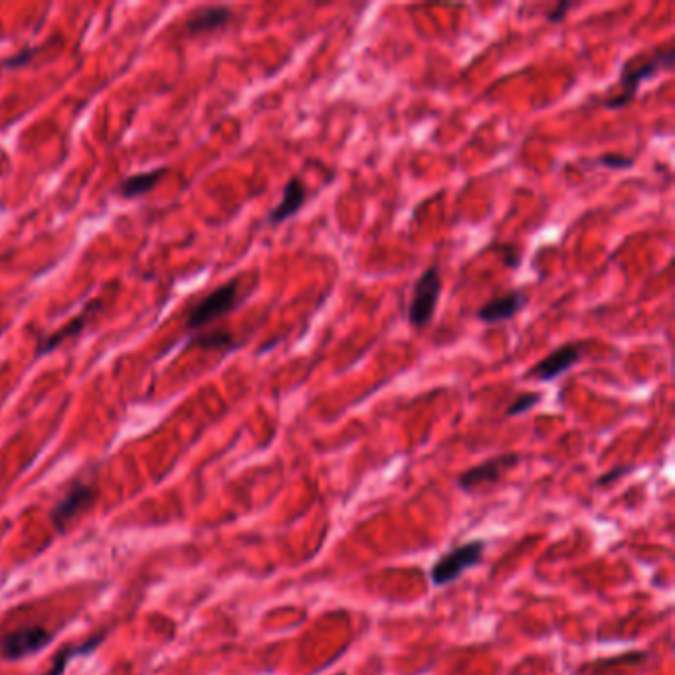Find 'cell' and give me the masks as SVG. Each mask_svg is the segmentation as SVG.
<instances>
[{
    "instance_id": "6da1fadb",
    "label": "cell",
    "mask_w": 675,
    "mask_h": 675,
    "mask_svg": "<svg viewBox=\"0 0 675 675\" xmlns=\"http://www.w3.org/2000/svg\"><path fill=\"white\" fill-rule=\"evenodd\" d=\"M674 56V48H660L653 50L650 56H640V64H636L634 60L626 62L620 76V91L606 102L608 109H622L624 105H628L640 90L641 81L653 78L662 68H671Z\"/></svg>"
},
{
    "instance_id": "7a4b0ae2",
    "label": "cell",
    "mask_w": 675,
    "mask_h": 675,
    "mask_svg": "<svg viewBox=\"0 0 675 675\" xmlns=\"http://www.w3.org/2000/svg\"><path fill=\"white\" fill-rule=\"evenodd\" d=\"M240 289H242L240 278H234V280L226 282L224 285L216 287L208 295H204L203 299H198L186 311V329L194 333L203 327L210 325L216 319L228 315L230 311H234L238 305L242 304Z\"/></svg>"
},
{
    "instance_id": "3957f363",
    "label": "cell",
    "mask_w": 675,
    "mask_h": 675,
    "mask_svg": "<svg viewBox=\"0 0 675 675\" xmlns=\"http://www.w3.org/2000/svg\"><path fill=\"white\" fill-rule=\"evenodd\" d=\"M485 552L484 539L465 540L462 545H456L450 552L442 554L436 563L432 564L430 578L434 586H448L454 580H458L465 571L479 564Z\"/></svg>"
},
{
    "instance_id": "277c9868",
    "label": "cell",
    "mask_w": 675,
    "mask_h": 675,
    "mask_svg": "<svg viewBox=\"0 0 675 675\" xmlns=\"http://www.w3.org/2000/svg\"><path fill=\"white\" fill-rule=\"evenodd\" d=\"M442 293V273L438 266H430L414 283L412 299L408 305V323L424 329L432 323Z\"/></svg>"
},
{
    "instance_id": "5b68a950",
    "label": "cell",
    "mask_w": 675,
    "mask_h": 675,
    "mask_svg": "<svg viewBox=\"0 0 675 675\" xmlns=\"http://www.w3.org/2000/svg\"><path fill=\"white\" fill-rule=\"evenodd\" d=\"M102 307L103 299H90L88 304L81 307V311H79L78 315L71 317L68 323H64L62 327H57L56 331H52V333H48L44 337L38 339L34 349L36 359H40V357H44V355H50L52 350H56L57 347L64 345L66 341L81 335V333L88 329L91 321H93V317L97 315V311H100Z\"/></svg>"
},
{
    "instance_id": "8992f818",
    "label": "cell",
    "mask_w": 675,
    "mask_h": 675,
    "mask_svg": "<svg viewBox=\"0 0 675 675\" xmlns=\"http://www.w3.org/2000/svg\"><path fill=\"white\" fill-rule=\"evenodd\" d=\"M580 355H582L580 343H564L552 353H549L547 357H543L533 369H529L527 376L533 381H539V383H551L568 369H573L580 359Z\"/></svg>"
},
{
    "instance_id": "52a82bcc",
    "label": "cell",
    "mask_w": 675,
    "mask_h": 675,
    "mask_svg": "<svg viewBox=\"0 0 675 675\" xmlns=\"http://www.w3.org/2000/svg\"><path fill=\"white\" fill-rule=\"evenodd\" d=\"M519 462L517 454H501V456H496L487 462L479 463L475 465L472 470L463 472L460 477H458V487L462 491H475L484 485H493L499 482V477L511 470L515 463Z\"/></svg>"
},
{
    "instance_id": "ba28073f",
    "label": "cell",
    "mask_w": 675,
    "mask_h": 675,
    "mask_svg": "<svg viewBox=\"0 0 675 675\" xmlns=\"http://www.w3.org/2000/svg\"><path fill=\"white\" fill-rule=\"evenodd\" d=\"M50 641V632L42 626H26L6 634L0 640V655L6 660H20L30 653L40 652Z\"/></svg>"
},
{
    "instance_id": "9c48e42d",
    "label": "cell",
    "mask_w": 675,
    "mask_h": 675,
    "mask_svg": "<svg viewBox=\"0 0 675 675\" xmlns=\"http://www.w3.org/2000/svg\"><path fill=\"white\" fill-rule=\"evenodd\" d=\"M93 497H95V489L88 484H74L68 489V493L64 496V499L54 507L52 511V521L56 525L57 529L62 531L66 525H68L71 519H76L81 513L86 511L88 507L93 503Z\"/></svg>"
},
{
    "instance_id": "30bf717a",
    "label": "cell",
    "mask_w": 675,
    "mask_h": 675,
    "mask_svg": "<svg viewBox=\"0 0 675 675\" xmlns=\"http://www.w3.org/2000/svg\"><path fill=\"white\" fill-rule=\"evenodd\" d=\"M529 301V295L523 292V289H513V292L505 293V295H499L496 299L487 301L485 305H482L477 309V319L484 321V323H501V321H509L513 317L517 315L519 311L527 305Z\"/></svg>"
},
{
    "instance_id": "8fae6325",
    "label": "cell",
    "mask_w": 675,
    "mask_h": 675,
    "mask_svg": "<svg viewBox=\"0 0 675 675\" xmlns=\"http://www.w3.org/2000/svg\"><path fill=\"white\" fill-rule=\"evenodd\" d=\"M307 198V186L299 177H292L285 182L283 186L282 200L278 203V206L268 214V222L273 226L282 224L287 218H292L293 214H297L301 210V206L305 204Z\"/></svg>"
},
{
    "instance_id": "7c38bea8",
    "label": "cell",
    "mask_w": 675,
    "mask_h": 675,
    "mask_svg": "<svg viewBox=\"0 0 675 675\" xmlns=\"http://www.w3.org/2000/svg\"><path fill=\"white\" fill-rule=\"evenodd\" d=\"M230 20H232V11L228 6H220V4L218 6H203V8H196L189 14V18L184 22V30L191 36L208 34L218 28H224Z\"/></svg>"
},
{
    "instance_id": "4fadbf2b",
    "label": "cell",
    "mask_w": 675,
    "mask_h": 675,
    "mask_svg": "<svg viewBox=\"0 0 675 675\" xmlns=\"http://www.w3.org/2000/svg\"><path fill=\"white\" fill-rule=\"evenodd\" d=\"M169 172L167 167H157V169L145 170V172H137V175H131L123 179L117 186H115V194H119L121 198H139V196H145L149 192L153 191L157 186L161 179Z\"/></svg>"
},
{
    "instance_id": "5bb4252c",
    "label": "cell",
    "mask_w": 675,
    "mask_h": 675,
    "mask_svg": "<svg viewBox=\"0 0 675 675\" xmlns=\"http://www.w3.org/2000/svg\"><path fill=\"white\" fill-rule=\"evenodd\" d=\"M238 343L236 339L232 337V333L228 331H210V333H192L191 343H189V349L191 347H198V349H206V350H214V349H226L232 350L236 349Z\"/></svg>"
},
{
    "instance_id": "9a60e30c",
    "label": "cell",
    "mask_w": 675,
    "mask_h": 675,
    "mask_svg": "<svg viewBox=\"0 0 675 675\" xmlns=\"http://www.w3.org/2000/svg\"><path fill=\"white\" fill-rule=\"evenodd\" d=\"M102 640H103V634H100V636H93V638H90L88 641H81V643L76 646V648H71V646L64 648L62 652L57 653L56 660H54V665L50 667V671H48L46 675H62L64 667H66V664H68L71 657H78V655H83V653H90L91 650H95V648L100 646V641Z\"/></svg>"
},
{
    "instance_id": "2e32d148",
    "label": "cell",
    "mask_w": 675,
    "mask_h": 675,
    "mask_svg": "<svg viewBox=\"0 0 675 675\" xmlns=\"http://www.w3.org/2000/svg\"><path fill=\"white\" fill-rule=\"evenodd\" d=\"M540 402V393H525L517 396L509 408H507V416H519V414H525L527 410H531L533 406H537Z\"/></svg>"
},
{
    "instance_id": "e0dca14e",
    "label": "cell",
    "mask_w": 675,
    "mask_h": 675,
    "mask_svg": "<svg viewBox=\"0 0 675 675\" xmlns=\"http://www.w3.org/2000/svg\"><path fill=\"white\" fill-rule=\"evenodd\" d=\"M598 165H604V167H610V169H626L630 167L632 161L630 157H622V155H602V157L596 158Z\"/></svg>"
},
{
    "instance_id": "ac0fdd59",
    "label": "cell",
    "mask_w": 675,
    "mask_h": 675,
    "mask_svg": "<svg viewBox=\"0 0 675 675\" xmlns=\"http://www.w3.org/2000/svg\"><path fill=\"white\" fill-rule=\"evenodd\" d=\"M571 8H574L573 2H559L552 11L547 12V20H549V22H561Z\"/></svg>"
},
{
    "instance_id": "d6986e66",
    "label": "cell",
    "mask_w": 675,
    "mask_h": 675,
    "mask_svg": "<svg viewBox=\"0 0 675 675\" xmlns=\"http://www.w3.org/2000/svg\"><path fill=\"white\" fill-rule=\"evenodd\" d=\"M34 54H36V50L28 48V50H24V52H20V54L8 57V60L4 62V68H18V66H24V64H28V62H30V57L34 56Z\"/></svg>"
},
{
    "instance_id": "ffe728a7",
    "label": "cell",
    "mask_w": 675,
    "mask_h": 675,
    "mask_svg": "<svg viewBox=\"0 0 675 675\" xmlns=\"http://www.w3.org/2000/svg\"><path fill=\"white\" fill-rule=\"evenodd\" d=\"M626 472H630V468H626V465H622V468H618V470H614V472H608L606 475H602L600 479H598L596 484H600V485H604L606 482H614V479H618L620 475H624Z\"/></svg>"
}]
</instances>
